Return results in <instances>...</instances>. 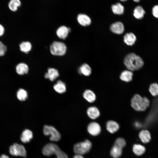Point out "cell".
<instances>
[{
	"label": "cell",
	"mask_w": 158,
	"mask_h": 158,
	"mask_svg": "<svg viewBox=\"0 0 158 158\" xmlns=\"http://www.w3.org/2000/svg\"><path fill=\"white\" fill-rule=\"evenodd\" d=\"M124 63L127 69L131 71L140 69L144 64L142 58L134 53L126 55L124 59Z\"/></svg>",
	"instance_id": "6da1fadb"
},
{
	"label": "cell",
	"mask_w": 158,
	"mask_h": 158,
	"mask_svg": "<svg viewBox=\"0 0 158 158\" xmlns=\"http://www.w3.org/2000/svg\"><path fill=\"white\" fill-rule=\"evenodd\" d=\"M150 101L146 97H142L138 94L135 95L131 100V106L135 111H145L150 106Z\"/></svg>",
	"instance_id": "7a4b0ae2"
},
{
	"label": "cell",
	"mask_w": 158,
	"mask_h": 158,
	"mask_svg": "<svg viewBox=\"0 0 158 158\" xmlns=\"http://www.w3.org/2000/svg\"><path fill=\"white\" fill-rule=\"evenodd\" d=\"M42 152L46 156H50L52 155H56V158H68L67 155L61 150L56 145L53 143H49L43 147Z\"/></svg>",
	"instance_id": "3957f363"
},
{
	"label": "cell",
	"mask_w": 158,
	"mask_h": 158,
	"mask_svg": "<svg viewBox=\"0 0 158 158\" xmlns=\"http://www.w3.org/2000/svg\"><path fill=\"white\" fill-rule=\"evenodd\" d=\"M50 49L52 55L62 56L65 54L67 47L66 44L63 42L54 41L50 45Z\"/></svg>",
	"instance_id": "277c9868"
},
{
	"label": "cell",
	"mask_w": 158,
	"mask_h": 158,
	"mask_svg": "<svg viewBox=\"0 0 158 158\" xmlns=\"http://www.w3.org/2000/svg\"><path fill=\"white\" fill-rule=\"evenodd\" d=\"M92 144L87 140L83 142L78 143L74 145L73 151L76 154L82 155L88 152L91 149Z\"/></svg>",
	"instance_id": "5b68a950"
},
{
	"label": "cell",
	"mask_w": 158,
	"mask_h": 158,
	"mask_svg": "<svg viewBox=\"0 0 158 158\" xmlns=\"http://www.w3.org/2000/svg\"><path fill=\"white\" fill-rule=\"evenodd\" d=\"M43 132L46 136L50 135V140L52 141H58L61 138L59 132L54 127L45 125L44 126Z\"/></svg>",
	"instance_id": "8992f818"
},
{
	"label": "cell",
	"mask_w": 158,
	"mask_h": 158,
	"mask_svg": "<svg viewBox=\"0 0 158 158\" xmlns=\"http://www.w3.org/2000/svg\"><path fill=\"white\" fill-rule=\"evenodd\" d=\"M10 154L13 156H20L25 157L27 152L24 147L21 144L14 143L11 145L9 148Z\"/></svg>",
	"instance_id": "52a82bcc"
},
{
	"label": "cell",
	"mask_w": 158,
	"mask_h": 158,
	"mask_svg": "<svg viewBox=\"0 0 158 158\" xmlns=\"http://www.w3.org/2000/svg\"><path fill=\"white\" fill-rule=\"evenodd\" d=\"M87 130L90 134L93 136H96L100 133L101 128L100 126L98 123L92 122L88 125Z\"/></svg>",
	"instance_id": "ba28073f"
},
{
	"label": "cell",
	"mask_w": 158,
	"mask_h": 158,
	"mask_svg": "<svg viewBox=\"0 0 158 158\" xmlns=\"http://www.w3.org/2000/svg\"><path fill=\"white\" fill-rule=\"evenodd\" d=\"M111 31L113 33L117 34H122L124 30L123 24L120 22H116L110 26Z\"/></svg>",
	"instance_id": "9c48e42d"
},
{
	"label": "cell",
	"mask_w": 158,
	"mask_h": 158,
	"mask_svg": "<svg viewBox=\"0 0 158 158\" xmlns=\"http://www.w3.org/2000/svg\"><path fill=\"white\" fill-rule=\"evenodd\" d=\"M71 30L70 28L65 26H62L57 29L56 34L59 38L65 39L67 37L68 33L70 32Z\"/></svg>",
	"instance_id": "30bf717a"
},
{
	"label": "cell",
	"mask_w": 158,
	"mask_h": 158,
	"mask_svg": "<svg viewBox=\"0 0 158 158\" xmlns=\"http://www.w3.org/2000/svg\"><path fill=\"white\" fill-rule=\"evenodd\" d=\"M59 76L58 70L54 68H49L48 69L47 72L44 75V77L52 81L56 79Z\"/></svg>",
	"instance_id": "8fae6325"
},
{
	"label": "cell",
	"mask_w": 158,
	"mask_h": 158,
	"mask_svg": "<svg viewBox=\"0 0 158 158\" xmlns=\"http://www.w3.org/2000/svg\"><path fill=\"white\" fill-rule=\"evenodd\" d=\"M77 19L78 23L81 25L84 26L89 25L91 22L90 18L85 14H79L78 16Z\"/></svg>",
	"instance_id": "7c38bea8"
},
{
	"label": "cell",
	"mask_w": 158,
	"mask_h": 158,
	"mask_svg": "<svg viewBox=\"0 0 158 158\" xmlns=\"http://www.w3.org/2000/svg\"><path fill=\"white\" fill-rule=\"evenodd\" d=\"M32 132L30 130L26 129L22 132L20 137L21 141L24 143L29 142L33 138Z\"/></svg>",
	"instance_id": "4fadbf2b"
},
{
	"label": "cell",
	"mask_w": 158,
	"mask_h": 158,
	"mask_svg": "<svg viewBox=\"0 0 158 158\" xmlns=\"http://www.w3.org/2000/svg\"><path fill=\"white\" fill-rule=\"evenodd\" d=\"M87 114L90 118L94 119L99 116L100 113L97 108L93 106L90 107L87 109Z\"/></svg>",
	"instance_id": "5bb4252c"
},
{
	"label": "cell",
	"mask_w": 158,
	"mask_h": 158,
	"mask_svg": "<svg viewBox=\"0 0 158 158\" xmlns=\"http://www.w3.org/2000/svg\"><path fill=\"white\" fill-rule=\"evenodd\" d=\"M119 128V126L117 123L113 121H109L106 124V128L110 133H113L117 132Z\"/></svg>",
	"instance_id": "9a60e30c"
},
{
	"label": "cell",
	"mask_w": 158,
	"mask_h": 158,
	"mask_svg": "<svg viewBox=\"0 0 158 158\" xmlns=\"http://www.w3.org/2000/svg\"><path fill=\"white\" fill-rule=\"evenodd\" d=\"M53 88L56 92L59 94L63 93L66 91L65 84L61 80H58L54 85Z\"/></svg>",
	"instance_id": "2e32d148"
},
{
	"label": "cell",
	"mask_w": 158,
	"mask_h": 158,
	"mask_svg": "<svg viewBox=\"0 0 158 158\" xmlns=\"http://www.w3.org/2000/svg\"><path fill=\"white\" fill-rule=\"evenodd\" d=\"M136 38L135 35L131 32L126 33L124 36V41L127 45L132 46L136 41Z\"/></svg>",
	"instance_id": "e0dca14e"
},
{
	"label": "cell",
	"mask_w": 158,
	"mask_h": 158,
	"mask_svg": "<svg viewBox=\"0 0 158 158\" xmlns=\"http://www.w3.org/2000/svg\"><path fill=\"white\" fill-rule=\"evenodd\" d=\"M16 71L18 74L24 75L28 73L29 68L26 64L23 63H20L16 66Z\"/></svg>",
	"instance_id": "ac0fdd59"
},
{
	"label": "cell",
	"mask_w": 158,
	"mask_h": 158,
	"mask_svg": "<svg viewBox=\"0 0 158 158\" xmlns=\"http://www.w3.org/2000/svg\"><path fill=\"white\" fill-rule=\"evenodd\" d=\"M83 96L86 100L90 103L94 102L96 99V96L95 93L89 90H85L83 93Z\"/></svg>",
	"instance_id": "d6986e66"
},
{
	"label": "cell",
	"mask_w": 158,
	"mask_h": 158,
	"mask_svg": "<svg viewBox=\"0 0 158 158\" xmlns=\"http://www.w3.org/2000/svg\"><path fill=\"white\" fill-rule=\"evenodd\" d=\"M139 136L141 141L144 143L150 142L151 139L150 132L147 130H142L139 133Z\"/></svg>",
	"instance_id": "ffe728a7"
},
{
	"label": "cell",
	"mask_w": 158,
	"mask_h": 158,
	"mask_svg": "<svg viewBox=\"0 0 158 158\" xmlns=\"http://www.w3.org/2000/svg\"><path fill=\"white\" fill-rule=\"evenodd\" d=\"M133 73L130 70H125L123 71L120 75V79L123 81L128 82L132 79Z\"/></svg>",
	"instance_id": "44dd1931"
},
{
	"label": "cell",
	"mask_w": 158,
	"mask_h": 158,
	"mask_svg": "<svg viewBox=\"0 0 158 158\" xmlns=\"http://www.w3.org/2000/svg\"><path fill=\"white\" fill-rule=\"evenodd\" d=\"M78 71L80 74L86 76H88L91 74L92 70L88 64L84 63L80 67Z\"/></svg>",
	"instance_id": "7402d4cb"
},
{
	"label": "cell",
	"mask_w": 158,
	"mask_h": 158,
	"mask_svg": "<svg viewBox=\"0 0 158 158\" xmlns=\"http://www.w3.org/2000/svg\"><path fill=\"white\" fill-rule=\"evenodd\" d=\"M111 8L112 12L115 14L121 15L124 13V7L119 3L112 5Z\"/></svg>",
	"instance_id": "603a6c76"
},
{
	"label": "cell",
	"mask_w": 158,
	"mask_h": 158,
	"mask_svg": "<svg viewBox=\"0 0 158 158\" xmlns=\"http://www.w3.org/2000/svg\"><path fill=\"white\" fill-rule=\"evenodd\" d=\"M145 13V12L143 8L140 6H137L134 10L133 16L137 19L142 18Z\"/></svg>",
	"instance_id": "cb8c5ba5"
},
{
	"label": "cell",
	"mask_w": 158,
	"mask_h": 158,
	"mask_svg": "<svg viewBox=\"0 0 158 158\" xmlns=\"http://www.w3.org/2000/svg\"><path fill=\"white\" fill-rule=\"evenodd\" d=\"M122 153V149L114 145L110 151L111 155L114 158H119Z\"/></svg>",
	"instance_id": "d4e9b609"
},
{
	"label": "cell",
	"mask_w": 158,
	"mask_h": 158,
	"mask_svg": "<svg viewBox=\"0 0 158 158\" xmlns=\"http://www.w3.org/2000/svg\"><path fill=\"white\" fill-rule=\"evenodd\" d=\"M20 50L25 53H28L32 49L31 43L28 41L23 42L19 45Z\"/></svg>",
	"instance_id": "484cf974"
},
{
	"label": "cell",
	"mask_w": 158,
	"mask_h": 158,
	"mask_svg": "<svg viewBox=\"0 0 158 158\" xmlns=\"http://www.w3.org/2000/svg\"><path fill=\"white\" fill-rule=\"evenodd\" d=\"M21 5V3L20 0H11L8 3V6L11 11L15 12L17 11Z\"/></svg>",
	"instance_id": "4316f807"
},
{
	"label": "cell",
	"mask_w": 158,
	"mask_h": 158,
	"mask_svg": "<svg viewBox=\"0 0 158 158\" xmlns=\"http://www.w3.org/2000/svg\"><path fill=\"white\" fill-rule=\"evenodd\" d=\"M145 147L140 144H135L133 147V151L134 153L137 156H140L145 152Z\"/></svg>",
	"instance_id": "83f0119b"
},
{
	"label": "cell",
	"mask_w": 158,
	"mask_h": 158,
	"mask_svg": "<svg viewBox=\"0 0 158 158\" xmlns=\"http://www.w3.org/2000/svg\"><path fill=\"white\" fill-rule=\"evenodd\" d=\"M17 96L18 99L21 101L25 100L28 97L27 92L25 90L20 89L17 92Z\"/></svg>",
	"instance_id": "f1b7e54d"
},
{
	"label": "cell",
	"mask_w": 158,
	"mask_h": 158,
	"mask_svg": "<svg viewBox=\"0 0 158 158\" xmlns=\"http://www.w3.org/2000/svg\"><path fill=\"white\" fill-rule=\"evenodd\" d=\"M149 91L152 96L155 97L158 95V85L155 83L151 84Z\"/></svg>",
	"instance_id": "f546056e"
},
{
	"label": "cell",
	"mask_w": 158,
	"mask_h": 158,
	"mask_svg": "<svg viewBox=\"0 0 158 158\" xmlns=\"http://www.w3.org/2000/svg\"><path fill=\"white\" fill-rule=\"evenodd\" d=\"M114 145L122 149L126 146V141L123 138H118L115 140Z\"/></svg>",
	"instance_id": "4dcf8cb0"
},
{
	"label": "cell",
	"mask_w": 158,
	"mask_h": 158,
	"mask_svg": "<svg viewBox=\"0 0 158 158\" xmlns=\"http://www.w3.org/2000/svg\"><path fill=\"white\" fill-rule=\"evenodd\" d=\"M7 51L6 46L0 41V56H4Z\"/></svg>",
	"instance_id": "1f68e13d"
},
{
	"label": "cell",
	"mask_w": 158,
	"mask_h": 158,
	"mask_svg": "<svg viewBox=\"0 0 158 158\" xmlns=\"http://www.w3.org/2000/svg\"><path fill=\"white\" fill-rule=\"evenodd\" d=\"M152 13L155 17L158 18V5L153 7L152 9Z\"/></svg>",
	"instance_id": "d6a6232c"
},
{
	"label": "cell",
	"mask_w": 158,
	"mask_h": 158,
	"mask_svg": "<svg viewBox=\"0 0 158 158\" xmlns=\"http://www.w3.org/2000/svg\"><path fill=\"white\" fill-rule=\"evenodd\" d=\"M5 32V29L3 26L0 24V36H2Z\"/></svg>",
	"instance_id": "836d02e7"
},
{
	"label": "cell",
	"mask_w": 158,
	"mask_h": 158,
	"mask_svg": "<svg viewBox=\"0 0 158 158\" xmlns=\"http://www.w3.org/2000/svg\"><path fill=\"white\" fill-rule=\"evenodd\" d=\"M73 158H84L82 155L76 154L75 155Z\"/></svg>",
	"instance_id": "e575fe53"
},
{
	"label": "cell",
	"mask_w": 158,
	"mask_h": 158,
	"mask_svg": "<svg viewBox=\"0 0 158 158\" xmlns=\"http://www.w3.org/2000/svg\"><path fill=\"white\" fill-rule=\"evenodd\" d=\"M0 158H10L8 156L5 154H2L0 156Z\"/></svg>",
	"instance_id": "d590c367"
},
{
	"label": "cell",
	"mask_w": 158,
	"mask_h": 158,
	"mask_svg": "<svg viewBox=\"0 0 158 158\" xmlns=\"http://www.w3.org/2000/svg\"><path fill=\"white\" fill-rule=\"evenodd\" d=\"M133 0L135 2H138L140 1V0Z\"/></svg>",
	"instance_id": "8d00e7d4"
},
{
	"label": "cell",
	"mask_w": 158,
	"mask_h": 158,
	"mask_svg": "<svg viewBox=\"0 0 158 158\" xmlns=\"http://www.w3.org/2000/svg\"><path fill=\"white\" fill-rule=\"evenodd\" d=\"M120 0L122 1H126L127 0Z\"/></svg>",
	"instance_id": "74e56055"
}]
</instances>
